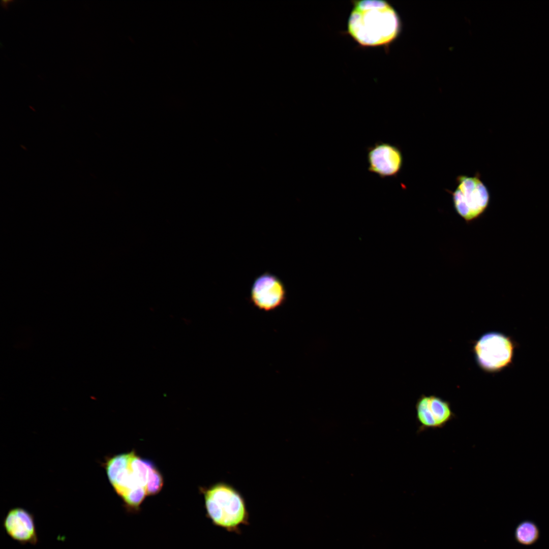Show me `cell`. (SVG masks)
Listing matches in <instances>:
<instances>
[{
    "instance_id": "cell-3",
    "label": "cell",
    "mask_w": 549,
    "mask_h": 549,
    "mask_svg": "<svg viewBox=\"0 0 549 549\" xmlns=\"http://www.w3.org/2000/svg\"><path fill=\"white\" fill-rule=\"evenodd\" d=\"M455 189L447 192L451 195L454 209L465 222L469 224L480 218L489 207L490 192L481 175H460L456 178Z\"/></svg>"
},
{
    "instance_id": "cell-11",
    "label": "cell",
    "mask_w": 549,
    "mask_h": 549,
    "mask_svg": "<svg viewBox=\"0 0 549 549\" xmlns=\"http://www.w3.org/2000/svg\"><path fill=\"white\" fill-rule=\"evenodd\" d=\"M133 452V451L115 455L107 461L106 464V470L109 481L112 480L120 471L129 466Z\"/></svg>"
},
{
    "instance_id": "cell-4",
    "label": "cell",
    "mask_w": 549,
    "mask_h": 549,
    "mask_svg": "<svg viewBox=\"0 0 549 549\" xmlns=\"http://www.w3.org/2000/svg\"><path fill=\"white\" fill-rule=\"evenodd\" d=\"M515 347L511 338L500 332L489 331L474 342L472 351L481 370L495 373L512 363Z\"/></svg>"
},
{
    "instance_id": "cell-8",
    "label": "cell",
    "mask_w": 549,
    "mask_h": 549,
    "mask_svg": "<svg viewBox=\"0 0 549 549\" xmlns=\"http://www.w3.org/2000/svg\"><path fill=\"white\" fill-rule=\"evenodd\" d=\"M3 526L9 536L21 544H36L38 541L34 516L24 508L15 507L9 510Z\"/></svg>"
},
{
    "instance_id": "cell-13",
    "label": "cell",
    "mask_w": 549,
    "mask_h": 549,
    "mask_svg": "<svg viewBox=\"0 0 549 549\" xmlns=\"http://www.w3.org/2000/svg\"><path fill=\"white\" fill-rule=\"evenodd\" d=\"M163 485L161 473L154 464L149 470L147 482L145 487L146 495L153 496L159 493Z\"/></svg>"
},
{
    "instance_id": "cell-7",
    "label": "cell",
    "mask_w": 549,
    "mask_h": 549,
    "mask_svg": "<svg viewBox=\"0 0 549 549\" xmlns=\"http://www.w3.org/2000/svg\"><path fill=\"white\" fill-rule=\"evenodd\" d=\"M368 170L381 178L396 177L403 165V156L399 146L383 141L376 142L367 148Z\"/></svg>"
},
{
    "instance_id": "cell-12",
    "label": "cell",
    "mask_w": 549,
    "mask_h": 549,
    "mask_svg": "<svg viewBox=\"0 0 549 549\" xmlns=\"http://www.w3.org/2000/svg\"><path fill=\"white\" fill-rule=\"evenodd\" d=\"M146 496L145 489L139 486L130 490L121 497L128 509L132 511H138Z\"/></svg>"
},
{
    "instance_id": "cell-6",
    "label": "cell",
    "mask_w": 549,
    "mask_h": 549,
    "mask_svg": "<svg viewBox=\"0 0 549 549\" xmlns=\"http://www.w3.org/2000/svg\"><path fill=\"white\" fill-rule=\"evenodd\" d=\"M286 298L285 286L275 274L265 271L254 280L250 299L256 308L265 312L273 311L283 305Z\"/></svg>"
},
{
    "instance_id": "cell-10",
    "label": "cell",
    "mask_w": 549,
    "mask_h": 549,
    "mask_svg": "<svg viewBox=\"0 0 549 549\" xmlns=\"http://www.w3.org/2000/svg\"><path fill=\"white\" fill-rule=\"evenodd\" d=\"M154 464L150 460L137 456L133 451L129 467L139 485L145 489L149 470Z\"/></svg>"
},
{
    "instance_id": "cell-9",
    "label": "cell",
    "mask_w": 549,
    "mask_h": 549,
    "mask_svg": "<svg viewBox=\"0 0 549 549\" xmlns=\"http://www.w3.org/2000/svg\"><path fill=\"white\" fill-rule=\"evenodd\" d=\"M516 541L524 546L533 545L540 537V530L537 525L530 520H524L516 526L514 533Z\"/></svg>"
},
{
    "instance_id": "cell-5",
    "label": "cell",
    "mask_w": 549,
    "mask_h": 549,
    "mask_svg": "<svg viewBox=\"0 0 549 549\" xmlns=\"http://www.w3.org/2000/svg\"><path fill=\"white\" fill-rule=\"evenodd\" d=\"M417 433L442 429L455 418L449 402L436 395H420L415 404Z\"/></svg>"
},
{
    "instance_id": "cell-2",
    "label": "cell",
    "mask_w": 549,
    "mask_h": 549,
    "mask_svg": "<svg viewBox=\"0 0 549 549\" xmlns=\"http://www.w3.org/2000/svg\"><path fill=\"white\" fill-rule=\"evenodd\" d=\"M204 499L206 516L216 527L240 534L241 527L250 524L246 500L233 485L218 482L200 488Z\"/></svg>"
},
{
    "instance_id": "cell-1",
    "label": "cell",
    "mask_w": 549,
    "mask_h": 549,
    "mask_svg": "<svg viewBox=\"0 0 549 549\" xmlns=\"http://www.w3.org/2000/svg\"><path fill=\"white\" fill-rule=\"evenodd\" d=\"M346 33L361 46L386 47L399 36L401 21L388 2L352 1Z\"/></svg>"
}]
</instances>
